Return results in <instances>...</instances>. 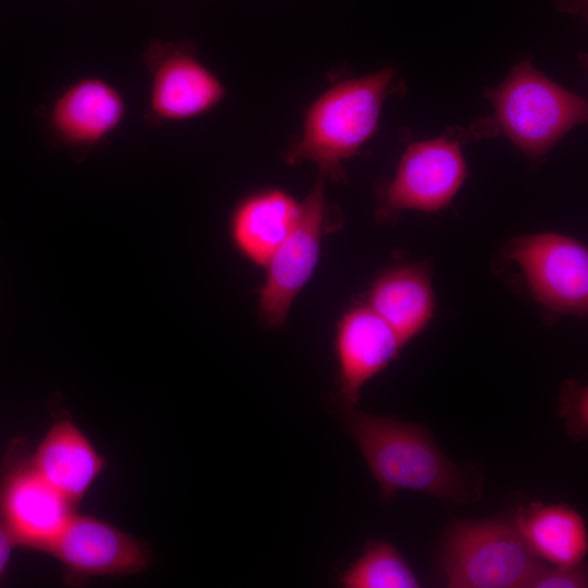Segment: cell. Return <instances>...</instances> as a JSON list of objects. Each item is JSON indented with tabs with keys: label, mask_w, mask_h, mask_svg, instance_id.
Wrapping results in <instances>:
<instances>
[{
	"label": "cell",
	"mask_w": 588,
	"mask_h": 588,
	"mask_svg": "<svg viewBox=\"0 0 588 588\" xmlns=\"http://www.w3.org/2000/svg\"><path fill=\"white\" fill-rule=\"evenodd\" d=\"M404 345L366 304L346 310L334 338L338 385L345 407H354L368 381L394 360Z\"/></svg>",
	"instance_id": "7c38bea8"
},
{
	"label": "cell",
	"mask_w": 588,
	"mask_h": 588,
	"mask_svg": "<svg viewBox=\"0 0 588 588\" xmlns=\"http://www.w3.org/2000/svg\"><path fill=\"white\" fill-rule=\"evenodd\" d=\"M302 201L269 187L243 197L234 207L230 232L235 247L252 262L266 266L295 226Z\"/></svg>",
	"instance_id": "5bb4252c"
},
{
	"label": "cell",
	"mask_w": 588,
	"mask_h": 588,
	"mask_svg": "<svg viewBox=\"0 0 588 588\" xmlns=\"http://www.w3.org/2000/svg\"><path fill=\"white\" fill-rule=\"evenodd\" d=\"M125 115V99L113 84L99 76H84L56 96L45 118L59 145L83 151L103 144Z\"/></svg>",
	"instance_id": "8fae6325"
},
{
	"label": "cell",
	"mask_w": 588,
	"mask_h": 588,
	"mask_svg": "<svg viewBox=\"0 0 588 588\" xmlns=\"http://www.w3.org/2000/svg\"><path fill=\"white\" fill-rule=\"evenodd\" d=\"M140 61L150 77L146 119L152 124L197 119L225 99L224 83L200 59L194 41L152 39Z\"/></svg>",
	"instance_id": "5b68a950"
},
{
	"label": "cell",
	"mask_w": 588,
	"mask_h": 588,
	"mask_svg": "<svg viewBox=\"0 0 588 588\" xmlns=\"http://www.w3.org/2000/svg\"><path fill=\"white\" fill-rule=\"evenodd\" d=\"M588 576L586 567L575 566L548 567L543 564L535 572L529 588H584L587 587Z\"/></svg>",
	"instance_id": "ac0fdd59"
},
{
	"label": "cell",
	"mask_w": 588,
	"mask_h": 588,
	"mask_svg": "<svg viewBox=\"0 0 588 588\" xmlns=\"http://www.w3.org/2000/svg\"><path fill=\"white\" fill-rule=\"evenodd\" d=\"M343 422L377 480L381 498L419 491L446 502L468 498L465 479L426 431L413 424L346 407Z\"/></svg>",
	"instance_id": "7a4b0ae2"
},
{
	"label": "cell",
	"mask_w": 588,
	"mask_h": 588,
	"mask_svg": "<svg viewBox=\"0 0 588 588\" xmlns=\"http://www.w3.org/2000/svg\"><path fill=\"white\" fill-rule=\"evenodd\" d=\"M515 526L532 552L555 566L580 564L587 552L581 515L561 504L530 503L517 507Z\"/></svg>",
	"instance_id": "2e32d148"
},
{
	"label": "cell",
	"mask_w": 588,
	"mask_h": 588,
	"mask_svg": "<svg viewBox=\"0 0 588 588\" xmlns=\"http://www.w3.org/2000/svg\"><path fill=\"white\" fill-rule=\"evenodd\" d=\"M487 96L497 126L529 159H541L571 128L587 118V103L529 62L518 63Z\"/></svg>",
	"instance_id": "3957f363"
},
{
	"label": "cell",
	"mask_w": 588,
	"mask_h": 588,
	"mask_svg": "<svg viewBox=\"0 0 588 588\" xmlns=\"http://www.w3.org/2000/svg\"><path fill=\"white\" fill-rule=\"evenodd\" d=\"M392 68L338 81L305 109L298 133L282 152L286 164L311 162L326 180L345 179L343 163L375 135L394 90Z\"/></svg>",
	"instance_id": "6da1fadb"
},
{
	"label": "cell",
	"mask_w": 588,
	"mask_h": 588,
	"mask_svg": "<svg viewBox=\"0 0 588 588\" xmlns=\"http://www.w3.org/2000/svg\"><path fill=\"white\" fill-rule=\"evenodd\" d=\"M440 563L452 588H525L541 564L516 526L502 520L453 524Z\"/></svg>",
	"instance_id": "277c9868"
},
{
	"label": "cell",
	"mask_w": 588,
	"mask_h": 588,
	"mask_svg": "<svg viewBox=\"0 0 588 588\" xmlns=\"http://www.w3.org/2000/svg\"><path fill=\"white\" fill-rule=\"evenodd\" d=\"M75 513V504L35 469L22 440L8 449L0 469V523L16 547L48 553Z\"/></svg>",
	"instance_id": "8992f818"
},
{
	"label": "cell",
	"mask_w": 588,
	"mask_h": 588,
	"mask_svg": "<svg viewBox=\"0 0 588 588\" xmlns=\"http://www.w3.org/2000/svg\"><path fill=\"white\" fill-rule=\"evenodd\" d=\"M326 177H318L302 200L299 218L265 266L259 291V318L269 328L283 326L295 297L311 278L319 260L327 215Z\"/></svg>",
	"instance_id": "9c48e42d"
},
{
	"label": "cell",
	"mask_w": 588,
	"mask_h": 588,
	"mask_svg": "<svg viewBox=\"0 0 588 588\" xmlns=\"http://www.w3.org/2000/svg\"><path fill=\"white\" fill-rule=\"evenodd\" d=\"M466 174L460 142L453 136L413 143L379 194L377 217L391 220L405 210L437 212L453 200Z\"/></svg>",
	"instance_id": "ba28073f"
},
{
	"label": "cell",
	"mask_w": 588,
	"mask_h": 588,
	"mask_svg": "<svg viewBox=\"0 0 588 588\" xmlns=\"http://www.w3.org/2000/svg\"><path fill=\"white\" fill-rule=\"evenodd\" d=\"M563 403L566 415L572 419V426L575 434H583L584 428L578 418L584 424L587 414V390L574 382H567L563 390Z\"/></svg>",
	"instance_id": "d6986e66"
},
{
	"label": "cell",
	"mask_w": 588,
	"mask_h": 588,
	"mask_svg": "<svg viewBox=\"0 0 588 588\" xmlns=\"http://www.w3.org/2000/svg\"><path fill=\"white\" fill-rule=\"evenodd\" d=\"M15 548L16 544L12 537L0 523V584L5 576L8 565Z\"/></svg>",
	"instance_id": "ffe728a7"
},
{
	"label": "cell",
	"mask_w": 588,
	"mask_h": 588,
	"mask_svg": "<svg viewBox=\"0 0 588 588\" xmlns=\"http://www.w3.org/2000/svg\"><path fill=\"white\" fill-rule=\"evenodd\" d=\"M48 553L62 564L65 581L73 585L91 577L143 573L152 558L147 542L101 518L77 513Z\"/></svg>",
	"instance_id": "30bf717a"
},
{
	"label": "cell",
	"mask_w": 588,
	"mask_h": 588,
	"mask_svg": "<svg viewBox=\"0 0 588 588\" xmlns=\"http://www.w3.org/2000/svg\"><path fill=\"white\" fill-rule=\"evenodd\" d=\"M365 304L405 345L421 333L433 317L436 297L430 274L418 265L387 269L372 282Z\"/></svg>",
	"instance_id": "9a60e30c"
},
{
	"label": "cell",
	"mask_w": 588,
	"mask_h": 588,
	"mask_svg": "<svg viewBox=\"0 0 588 588\" xmlns=\"http://www.w3.org/2000/svg\"><path fill=\"white\" fill-rule=\"evenodd\" d=\"M29 457L40 476L75 505L107 465L93 442L69 418L54 421Z\"/></svg>",
	"instance_id": "4fadbf2b"
},
{
	"label": "cell",
	"mask_w": 588,
	"mask_h": 588,
	"mask_svg": "<svg viewBox=\"0 0 588 588\" xmlns=\"http://www.w3.org/2000/svg\"><path fill=\"white\" fill-rule=\"evenodd\" d=\"M344 588H417L420 584L397 551L384 540H370L363 553L338 575Z\"/></svg>",
	"instance_id": "e0dca14e"
},
{
	"label": "cell",
	"mask_w": 588,
	"mask_h": 588,
	"mask_svg": "<svg viewBox=\"0 0 588 588\" xmlns=\"http://www.w3.org/2000/svg\"><path fill=\"white\" fill-rule=\"evenodd\" d=\"M522 271L532 297L544 308L584 317L588 310V249L556 232L520 235L504 249Z\"/></svg>",
	"instance_id": "52a82bcc"
}]
</instances>
